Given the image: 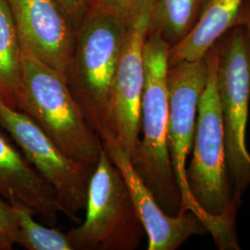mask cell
Returning <instances> with one entry per match:
<instances>
[{
  "instance_id": "obj_13",
  "label": "cell",
  "mask_w": 250,
  "mask_h": 250,
  "mask_svg": "<svg viewBox=\"0 0 250 250\" xmlns=\"http://www.w3.org/2000/svg\"><path fill=\"white\" fill-rule=\"evenodd\" d=\"M247 0H201L197 21L187 36L169 50V66L203 59L208 51L236 26Z\"/></svg>"
},
{
  "instance_id": "obj_11",
  "label": "cell",
  "mask_w": 250,
  "mask_h": 250,
  "mask_svg": "<svg viewBox=\"0 0 250 250\" xmlns=\"http://www.w3.org/2000/svg\"><path fill=\"white\" fill-rule=\"evenodd\" d=\"M104 146L129 189L148 239L147 250H176L192 236L208 232L202 221L192 211L177 216L167 214L134 170L130 156L115 142Z\"/></svg>"
},
{
  "instance_id": "obj_3",
  "label": "cell",
  "mask_w": 250,
  "mask_h": 250,
  "mask_svg": "<svg viewBox=\"0 0 250 250\" xmlns=\"http://www.w3.org/2000/svg\"><path fill=\"white\" fill-rule=\"evenodd\" d=\"M170 45L150 30L144 45V86L140 111L143 136L131 158L134 170L161 208L177 216L182 198L174 178L168 147L169 95L167 87Z\"/></svg>"
},
{
  "instance_id": "obj_6",
  "label": "cell",
  "mask_w": 250,
  "mask_h": 250,
  "mask_svg": "<svg viewBox=\"0 0 250 250\" xmlns=\"http://www.w3.org/2000/svg\"><path fill=\"white\" fill-rule=\"evenodd\" d=\"M217 91L224 124L225 156L233 196L240 205L250 186L246 142L250 103V43L244 27L231 28L217 43Z\"/></svg>"
},
{
  "instance_id": "obj_19",
  "label": "cell",
  "mask_w": 250,
  "mask_h": 250,
  "mask_svg": "<svg viewBox=\"0 0 250 250\" xmlns=\"http://www.w3.org/2000/svg\"><path fill=\"white\" fill-rule=\"evenodd\" d=\"M105 8L128 20L141 0H96Z\"/></svg>"
},
{
  "instance_id": "obj_16",
  "label": "cell",
  "mask_w": 250,
  "mask_h": 250,
  "mask_svg": "<svg viewBox=\"0 0 250 250\" xmlns=\"http://www.w3.org/2000/svg\"><path fill=\"white\" fill-rule=\"evenodd\" d=\"M18 224V245L28 250H72L67 233L45 227L33 218V211L19 201L10 202Z\"/></svg>"
},
{
  "instance_id": "obj_18",
  "label": "cell",
  "mask_w": 250,
  "mask_h": 250,
  "mask_svg": "<svg viewBox=\"0 0 250 250\" xmlns=\"http://www.w3.org/2000/svg\"><path fill=\"white\" fill-rule=\"evenodd\" d=\"M59 5L64 10L68 18L75 25L77 21H80L81 19L84 15L90 5L95 0H56Z\"/></svg>"
},
{
  "instance_id": "obj_2",
  "label": "cell",
  "mask_w": 250,
  "mask_h": 250,
  "mask_svg": "<svg viewBox=\"0 0 250 250\" xmlns=\"http://www.w3.org/2000/svg\"><path fill=\"white\" fill-rule=\"evenodd\" d=\"M127 20L94 1L75 30L68 84L104 146L115 142L112 92Z\"/></svg>"
},
{
  "instance_id": "obj_7",
  "label": "cell",
  "mask_w": 250,
  "mask_h": 250,
  "mask_svg": "<svg viewBox=\"0 0 250 250\" xmlns=\"http://www.w3.org/2000/svg\"><path fill=\"white\" fill-rule=\"evenodd\" d=\"M0 125L21 147L27 161L53 188L57 201L73 222L85 209L96 167L72 160L25 113L9 107L0 97Z\"/></svg>"
},
{
  "instance_id": "obj_20",
  "label": "cell",
  "mask_w": 250,
  "mask_h": 250,
  "mask_svg": "<svg viewBox=\"0 0 250 250\" xmlns=\"http://www.w3.org/2000/svg\"><path fill=\"white\" fill-rule=\"evenodd\" d=\"M236 25L244 27L250 43V0L246 1Z\"/></svg>"
},
{
  "instance_id": "obj_4",
  "label": "cell",
  "mask_w": 250,
  "mask_h": 250,
  "mask_svg": "<svg viewBox=\"0 0 250 250\" xmlns=\"http://www.w3.org/2000/svg\"><path fill=\"white\" fill-rule=\"evenodd\" d=\"M18 110L72 160L97 166L103 144L74 99L67 77L22 50Z\"/></svg>"
},
{
  "instance_id": "obj_17",
  "label": "cell",
  "mask_w": 250,
  "mask_h": 250,
  "mask_svg": "<svg viewBox=\"0 0 250 250\" xmlns=\"http://www.w3.org/2000/svg\"><path fill=\"white\" fill-rule=\"evenodd\" d=\"M18 224L14 209L0 196V245L3 250H12L18 244Z\"/></svg>"
},
{
  "instance_id": "obj_9",
  "label": "cell",
  "mask_w": 250,
  "mask_h": 250,
  "mask_svg": "<svg viewBox=\"0 0 250 250\" xmlns=\"http://www.w3.org/2000/svg\"><path fill=\"white\" fill-rule=\"evenodd\" d=\"M154 0H141L127 20L125 42L112 92L115 143L133 157L139 142L144 86V45L151 24Z\"/></svg>"
},
{
  "instance_id": "obj_10",
  "label": "cell",
  "mask_w": 250,
  "mask_h": 250,
  "mask_svg": "<svg viewBox=\"0 0 250 250\" xmlns=\"http://www.w3.org/2000/svg\"><path fill=\"white\" fill-rule=\"evenodd\" d=\"M21 50L67 77L75 30L56 0H7Z\"/></svg>"
},
{
  "instance_id": "obj_1",
  "label": "cell",
  "mask_w": 250,
  "mask_h": 250,
  "mask_svg": "<svg viewBox=\"0 0 250 250\" xmlns=\"http://www.w3.org/2000/svg\"><path fill=\"white\" fill-rule=\"evenodd\" d=\"M208 76L197 107L193 155L187 168L190 193L209 223L220 250H240L235 232L239 204L233 196L225 156L224 124L217 91L218 46L206 54Z\"/></svg>"
},
{
  "instance_id": "obj_21",
  "label": "cell",
  "mask_w": 250,
  "mask_h": 250,
  "mask_svg": "<svg viewBox=\"0 0 250 250\" xmlns=\"http://www.w3.org/2000/svg\"><path fill=\"white\" fill-rule=\"evenodd\" d=\"M0 250H3V249H2V247H1V245H0Z\"/></svg>"
},
{
  "instance_id": "obj_12",
  "label": "cell",
  "mask_w": 250,
  "mask_h": 250,
  "mask_svg": "<svg viewBox=\"0 0 250 250\" xmlns=\"http://www.w3.org/2000/svg\"><path fill=\"white\" fill-rule=\"evenodd\" d=\"M0 196L9 203H22L49 225L62 213L53 188L1 134Z\"/></svg>"
},
{
  "instance_id": "obj_8",
  "label": "cell",
  "mask_w": 250,
  "mask_h": 250,
  "mask_svg": "<svg viewBox=\"0 0 250 250\" xmlns=\"http://www.w3.org/2000/svg\"><path fill=\"white\" fill-rule=\"evenodd\" d=\"M208 76L207 58L170 65L167 72L169 95L168 147L182 208L180 213L192 211L209 232V223L192 197L187 177V160L192 149L196 129L197 107ZM179 213V214H180Z\"/></svg>"
},
{
  "instance_id": "obj_5",
  "label": "cell",
  "mask_w": 250,
  "mask_h": 250,
  "mask_svg": "<svg viewBox=\"0 0 250 250\" xmlns=\"http://www.w3.org/2000/svg\"><path fill=\"white\" fill-rule=\"evenodd\" d=\"M85 220L67 232L72 250H136L145 229L120 170L103 146L91 177Z\"/></svg>"
},
{
  "instance_id": "obj_14",
  "label": "cell",
  "mask_w": 250,
  "mask_h": 250,
  "mask_svg": "<svg viewBox=\"0 0 250 250\" xmlns=\"http://www.w3.org/2000/svg\"><path fill=\"white\" fill-rule=\"evenodd\" d=\"M21 80V47L7 0H0V97L18 109Z\"/></svg>"
},
{
  "instance_id": "obj_15",
  "label": "cell",
  "mask_w": 250,
  "mask_h": 250,
  "mask_svg": "<svg viewBox=\"0 0 250 250\" xmlns=\"http://www.w3.org/2000/svg\"><path fill=\"white\" fill-rule=\"evenodd\" d=\"M201 0H154L150 30L157 31L171 46L194 26Z\"/></svg>"
}]
</instances>
